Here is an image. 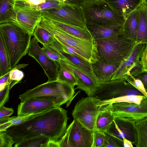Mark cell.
Here are the masks:
<instances>
[{
    "label": "cell",
    "instance_id": "6da1fadb",
    "mask_svg": "<svg viewBox=\"0 0 147 147\" xmlns=\"http://www.w3.org/2000/svg\"><path fill=\"white\" fill-rule=\"evenodd\" d=\"M67 111L56 107L5 131L12 136L15 143L43 136L58 142L66 133L69 118Z\"/></svg>",
    "mask_w": 147,
    "mask_h": 147
},
{
    "label": "cell",
    "instance_id": "7a4b0ae2",
    "mask_svg": "<svg viewBox=\"0 0 147 147\" xmlns=\"http://www.w3.org/2000/svg\"><path fill=\"white\" fill-rule=\"evenodd\" d=\"M95 41L98 60L107 63L121 64L130 55L136 45L123 29L113 36Z\"/></svg>",
    "mask_w": 147,
    "mask_h": 147
},
{
    "label": "cell",
    "instance_id": "3957f363",
    "mask_svg": "<svg viewBox=\"0 0 147 147\" xmlns=\"http://www.w3.org/2000/svg\"><path fill=\"white\" fill-rule=\"evenodd\" d=\"M0 34L8 56L11 70L28 53L32 36L14 22L0 24Z\"/></svg>",
    "mask_w": 147,
    "mask_h": 147
},
{
    "label": "cell",
    "instance_id": "277c9868",
    "mask_svg": "<svg viewBox=\"0 0 147 147\" xmlns=\"http://www.w3.org/2000/svg\"><path fill=\"white\" fill-rule=\"evenodd\" d=\"M75 93L74 88L57 80L47 81L28 90L18 98L21 101L31 98L50 100L54 101L58 107L71 100Z\"/></svg>",
    "mask_w": 147,
    "mask_h": 147
},
{
    "label": "cell",
    "instance_id": "5b68a950",
    "mask_svg": "<svg viewBox=\"0 0 147 147\" xmlns=\"http://www.w3.org/2000/svg\"><path fill=\"white\" fill-rule=\"evenodd\" d=\"M49 32L55 38L61 40L82 53L89 63L98 60V51L95 40H87L72 35L56 25L53 21L44 17L37 25Z\"/></svg>",
    "mask_w": 147,
    "mask_h": 147
},
{
    "label": "cell",
    "instance_id": "8992f818",
    "mask_svg": "<svg viewBox=\"0 0 147 147\" xmlns=\"http://www.w3.org/2000/svg\"><path fill=\"white\" fill-rule=\"evenodd\" d=\"M86 25L124 24L125 19L116 13L105 0H95L81 6Z\"/></svg>",
    "mask_w": 147,
    "mask_h": 147
},
{
    "label": "cell",
    "instance_id": "52a82bcc",
    "mask_svg": "<svg viewBox=\"0 0 147 147\" xmlns=\"http://www.w3.org/2000/svg\"><path fill=\"white\" fill-rule=\"evenodd\" d=\"M100 100L93 96L82 97L76 103L72 111L74 119L89 130H97L96 119L103 105L100 102Z\"/></svg>",
    "mask_w": 147,
    "mask_h": 147
},
{
    "label": "cell",
    "instance_id": "ba28073f",
    "mask_svg": "<svg viewBox=\"0 0 147 147\" xmlns=\"http://www.w3.org/2000/svg\"><path fill=\"white\" fill-rule=\"evenodd\" d=\"M130 95L145 96L125 79L123 78L111 80L101 84L100 90L93 96L100 99L102 104H107L115 99Z\"/></svg>",
    "mask_w": 147,
    "mask_h": 147
},
{
    "label": "cell",
    "instance_id": "9c48e42d",
    "mask_svg": "<svg viewBox=\"0 0 147 147\" xmlns=\"http://www.w3.org/2000/svg\"><path fill=\"white\" fill-rule=\"evenodd\" d=\"M42 12L43 17L52 21L82 27H86L81 7L74 4H65Z\"/></svg>",
    "mask_w": 147,
    "mask_h": 147
},
{
    "label": "cell",
    "instance_id": "30bf717a",
    "mask_svg": "<svg viewBox=\"0 0 147 147\" xmlns=\"http://www.w3.org/2000/svg\"><path fill=\"white\" fill-rule=\"evenodd\" d=\"M15 9L16 15L13 22L33 36L43 17L42 12L29 6L16 3Z\"/></svg>",
    "mask_w": 147,
    "mask_h": 147
},
{
    "label": "cell",
    "instance_id": "8fae6325",
    "mask_svg": "<svg viewBox=\"0 0 147 147\" xmlns=\"http://www.w3.org/2000/svg\"><path fill=\"white\" fill-rule=\"evenodd\" d=\"M34 37L31 40L28 54L40 64L47 77V81L57 79L60 66L57 63L49 58L38 45Z\"/></svg>",
    "mask_w": 147,
    "mask_h": 147
},
{
    "label": "cell",
    "instance_id": "7c38bea8",
    "mask_svg": "<svg viewBox=\"0 0 147 147\" xmlns=\"http://www.w3.org/2000/svg\"><path fill=\"white\" fill-rule=\"evenodd\" d=\"M112 114L115 118L126 117L136 121L147 117V98L140 104L119 102L112 103Z\"/></svg>",
    "mask_w": 147,
    "mask_h": 147
},
{
    "label": "cell",
    "instance_id": "4fadbf2b",
    "mask_svg": "<svg viewBox=\"0 0 147 147\" xmlns=\"http://www.w3.org/2000/svg\"><path fill=\"white\" fill-rule=\"evenodd\" d=\"M145 44L136 45L130 55L119 66L111 80L123 78L126 79L130 75L134 76L142 71L140 58Z\"/></svg>",
    "mask_w": 147,
    "mask_h": 147
},
{
    "label": "cell",
    "instance_id": "5bb4252c",
    "mask_svg": "<svg viewBox=\"0 0 147 147\" xmlns=\"http://www.w3.org/2000/svg\"><path fill=\"white\" fill-rule=\"evenodd\" d=\"M57 63L60 67L66 68L74 73L78 82L76 89L84 91L88 96H92L100 88L101 84L90 78L80 69L72 63L63 55Z\"/></svg>",
    "mask_w": 147,
    "mask_h": 147
},
{
    "label": "cell",
    "instance_id": "9a60e30c",
    "mask_svg": "<svg viewBox=\"0 0 147 147\" xmlns=\"http://www.w3.org/2000/svg\"><path fill=\"white\" fill-rule=\"evenodd\" d=\"M136 122L127 118H115L106 132L123 141L125 138L135 145L137 140Z\"/></svg>",
    "mask_w": 147,
    "mask_h": 147
},
{
    "label": "cell",
    "instance_id": "2e32d148",
    "mask_svg": "<svg viewBox=\"0 0 147 147\" xmlns=\"http://www.w3.org/2000/svg\"><path fill=\"white\" fill-rule=\"evenodd\" d=\"M67 129L69 132V141L74 147H92L93 131L84 127L74 119Z\"/></svg>",
    "mask_w": 147,
    "mask_h": 147
},
{
    "label": "cell",
    "instance_id": "e0dca14e",
    "mask_svg": "<svg viewBox=\"0 0 147 147\" xmlns=\"http://www.w3.org/2000/svg\"><path fill=\"white\" fill-rule=\"evenodd\" d=\"M54 101L45 99L31 98L21 101L18 106V116L43 113L56 107Z\"/></svg>",
    "mask_w": 147,
    "mask_h": 147
},
{
    "label": "cell",
    "instance_id": "ac0fdd59",
    "mask_svg": "<svg viewBox=\"0 0 147 147\" xmlns=\"http://www.w3.org/2000/svg\"><path fill=\"white\" fill-rule=\"evenodd\" d=\"M119 63H107L98 60L92 63L94 74L102 84L110 81L120 65Z\"/></svg>",
    "mask_w": 147,
    "mask_h": 147
},
{
    "label": "cell",
    "instance_id": "d6986e66",
    "mask_svg": "<svg viewBox=\"0 0 147 147\" xmlns=\"http://www.w3.org/2000/svg\"><path fill=\"white\" fill-rule=\"evenodd\" d=\"M124 24H115L105 25H86V27L95 40L113 36L122 30Z\"/></svg>",
    "mask_w": 147,
    "mask_h": 147
},
{
    "label": "cell",
    "instance_id": "ffe728a7",
    "mask_svg": "<svg viewBox=\"0 0 147 147\" xmlns=\"http://www.w3.org/2000/svg\"><path fill=\"white\" fill-rule=\"evenodd\" d=\"M113 10L125 19L136 9L144 0H105Z\"/></svg>",
    "mask_w": 147,
    "mask_h": 147
},
{
    "label": "cell",
    "instance_id": "44dd1931",
    "mask_svg": "<svg viewBox=\"0 0 147 147\" xmlns=\"http://www.w3.org/2000/svg\"><path fill=\"white\" fill-rule=\"evenodd\" d=\"M138 20L136 42L147 43V5L144 1L137 8Z\"/></svg>",
    "mask_w": 147,
    "mask_h": 147
},
{
    "label": "cell",
    "instance_id": "7402d4cb",
    "mask_svg": "<svg viewBox=\"0 0 147 147\" xmlns=\"http://www.w3.org/2000/svg\"><path fill=\"white\" fill-rule=\"evenodd\" d=\"M112 103L103 104L97 116L96 126L97 130L106 132L115 118L112 114Z\"/></svg>",
    "mask_w": 147,
    "mask_h": 147
},
{
    "label": "cell",
    "instance_id": "603a6c76",
    "mask_svg": "<svg viewBox=\"0 0 147 147\" xmlns=\"http://www.w3.org/2000/svg\"><path fill=\"white\" fill-rule=\"evenodd\" d=\"M52 21L56 25L72 35L87 40H95L87 27H82L60 22Z\"/></svg>",
    "mask_w": 147,
    "mask_h": 147
},
{
    "label": "cell",
    "instance_id": "cb8c5ba5",
    "mask_svg": "<svg viewBox=\"0 0 147 147\" xmlns=\"http://www.w3.org/2000/svg\"><path fill=\"white\" fill-rule=\"evenodd\" d=\"M0 24L13 22L15 17V2L12 0H0Z\"/></svg>",
    "mask_w": 147,
    "mask_h": 147
},
{
    "label": "cell",
    "instance_id": "d4e9b609",
    "mask_svg": "<svg viewBox=\"0 0 147 147\" xmlns=\"http://www.w3.org/2000/svg\"><path fill=\"white\" fill-rule=\"evenodd\" d=\"M61 52L66 58L80 69L89 77L93 80L100 82L94 74L92 63L75 56L63 52Z\"/></svg>",
    "mask_w": 147,
    "mask_h": 147
},
{
    "label": "cell",
    "instance_id": "484cf974",
    "mask_svg": "<svg viewBox=\"0 0 147 147\" xmlns=\"http://www.w3.org/2000/svg\"><path fill=\"white\" fill-rule=\"evenodd\" d=\"M138 20L137 9L132 12L125 20L123 30L130 38L136 41L137 36Z\"/></svg>",
    "mask_w": 147,
    "mask_h": 147
},
{
    "label": "cell",
    "instance_id": "4316f807",
    "mask_svg": "<svg viewBox=\"0 0 147 147\" xmlns=\"http://www.w3.org/2000/svg\"><path fill=\"white\" fill-rule=\"evenodd\" d=\"M137 147H147V117L136 122Z\"/></svg>",
    "mask_w": 147,
    "mask_h": 147
},
{
    "label": "cell",
    "instance_id": "83f0119b",
    "mask_svg": "<svg viewBox=\"0 0 147 147\" xmlns=\"http://www.w3.org/2000/svg\"><path fill=\"white\" fill-rule=\"evenodd\" d=\"M41 113L33 114L20 116L17 115V116L9 117L6 119L0 120V131H5L9 127L13 125L21 124Z\"/></svg>",
    "mask_w": 147,
    "mask_h": 147
},
{
    "label": "cell",
    "instance_id": "f1b7e54d",
    "mask_svg": "<svg viewBox=\"0 0 147 147\" xmlns=\"http://www.w3.org/2000/svg\"><path fill=\"white\" fill-rule=\"evenodd\" d=\"M10 71L8 56L3 37L0 34V77Z\"/></svg>",
    "mask_w": 147,
    "mask_h": 147
},
{
    "label": "cell",
    "instance_id": "f546056e",
    "mask_svg": "<svg viewBox=\"0 0 147 147\" xmlns=\"http://www.w3.org/2000/svg\"><path fill=\"white\" fill-rule=\"evenodd\" d=\"M33 35L38 42L43 45H51L55 41V37L45 29L37 25Z\"/></svg>",
    "mask_w": 147,
    "mask_h": 147
},
{
    "label": "cell",
    "instance_id": "4dcf8cb0",
    "mask_svg": "<svg viewBox=\"0 0 147 147\" xmlns=\"http://www.w3.org/2000/svg\"><path fill=\"white\" fill-rule=\"evenodd\" d=\"M58 80L64 82L74 88L78 82L74 73L69 69L60 67Z\"/></svg>",
    "mask_w": 147,
    "mask_h": 147
},
{
    "label": "cell",
    "instance_id": "1f68e13d",
    "mask_svg": "<svg viewBox=\"0 0 147 147\" xmlns=\"http://www.w3.org/2000/svg\"><path fill=\"white\" fill-rule=\"evenodd\" d=\"M49 140L48 138L42 136L19 143H15L14 147H45L46 145Z\"/></svg>",
    "mask_w": 147,
    "mask_h": 147
},
{
    "label": "cell",
    "instance_id": "d6a6232c",
    "mask_svg": "<svg viewBox=\"0 0 147 147\" xmlns=\"http://www.w3.org/2000/svg\"><path fill=\"white\" fill-rule=\"evenodd\" d=\"M104 133L105 138L103 147H124L123 140L107 132Z\"/></svg>",
    "mask_w": 147,
    "mask_h": 147
},
{
    "label": "cell",
    "instance_id": "836d02e7",
    "mask_svg": "<svg viewBox=\"0 0 147 147\" xmlns=\"http://www.w3.org/2000/svg\"><path fill=\"white\" fill-rule=\"evenodd\" d=\"M55 38L58 41L62 49V51L61 52H63L75 56L89 62L86 57L80 52L69 45L64 42L57 38Z\"/></svg>",
    "mask_w": 147,
    "mask_h": 147
},
{
    "label": "cell",
    "instance_id": "e575fe53",
    "mask_svg": "<svg viewBox=\"0 0 147 147\" xmlns=\"http://www.w3.org/2000/svg\"><path fill=\"white\" fill-rule=\"evenodd\" d=\"M69 3H67L57 0H47L45 2L42 4L29 6L32 7L37 10L42 11L44 10L58 7L63 4Z\"/></svg>",
    "mask_w": 147,
    "mask_h": 147
},
{
    "label": "cell",
    "instance_id": "d590c367",
    "mask_svg": "<svg viewBox=\"0 0 147 147\" xmlns=\"http://www.w3.org/2000/svg\"><path fill=\"white\" fill-rule=\"evenodd\" d=\"M145 96H140L134 95H130L115 99L111 101L109 103L114 102H124L129 103H135L140 104L142 101L147 98Z\"/></svg>",
    "mask_w": 147,
    "mask_h": 147
},
{
    "label": "cell",
    "instance_id": "8d00e7d4",
    "mask_svg": "<svg viewBox=\"0 0 147 147\" xmlns=\"http://www.w3.org/2000/svg\"><path fill=\"white\" fill-rule=\"evenodd\" d=\"M126 80L147 97V91L142 81L139 79L130 75Z\"/></svg>",
    "mask_w": 147,
    "mask_h": 147
},
{
    "label": "cell",
    "instance_id": "74e56055",
    "mask_svg": "<svg viewBox=\"0 0 147 147\" xmlns=\"http://www.w3.org/2000/svg\"><path fill=\"white\" fill-rule=\"evenodd\" d=\"M93 134L92 147H103L105 138L104 133L97 130L93 131Z\"/></svg>",
    "mask_w": 147,
    "mask_h": 147
},
{
    "label": "cell",
    "instance_id": "f35d334b",
    "mask_svg": "<svg viewBox=\"0 0 147 147\" xmlns=\"http://www.w3.org/2000/svg\"><path fill=\"white\" fill-rule=\"evenodd\" d=\"M13 81L9 79L8 84L4 88L0 91V107L4 106V104L8 100L9 97V92L10 89L13 86L12 82Z\"/></svg>",
    "mask_w": 147,
    "mask_h": 147
},
{
    "label": "cell",
    "instance_id": "ab89813d",
    "mask_svg": "<svg viewBox=\"0 0 147 147\" xmlns=\"http://www.w3.org/2000/svg\"><path fill=\"white\" fill-rule=\"evenodd\" d=\"M14 143L12 136L5 131H0V147H12Z\"/></svg>",
    "mask_w": 147,
    "mask_h": 147
},
{
    "label": "cell",
    "instance_id": "60d3db41",
    "mask_svg": "<svg viewBox=\"0 0 147 147\" xmlns=\"http://www.w3.org/2000/svg\"><path fill=\"white\" fill-rule=\"evenodd\" d=\"M43 51L48 57L57 62L61 60L57 54L54 49L50 45H43L42 48Z\"/></svg>",
    "mask_w": 147,
    "mask_h": 147
},
{
    "label": "cell",
    "instance_id": "b9f144b4",
    "mask_svg": "<svg viewBox=\"0 0 147 147\" xmlns=\"http://www.w3.org/2000/svg\"><path fill=\"white\" fill-rule=\"evenodd\" d=\"M24 76V72L19 69L13 68L9 72V77L10 80L20 82Z\"/></svg>",
    "mask_w": 147,
    "mask_h": 147
},
{
    "label": "cell",
    "instance_id": "7bdbcfd3",
    "mask_svg": "<svg viewBox=\"0 0 147 147\" xmlns=\"http://www.w3.org/2000/svg\"><path fill=\"white\" fill-rule=\"evenodd\" d=\"M140 61L142 71L147 72V43L144 44L142 48Z\"/></svg>",
    "mask_w": 147,
    "mask_h": 147
},
{
    "label": "cell",
    "instance_id": "ee69618b",
    "mask_svg": "<svg viewBox=\"0 0 147 147\" xmlns=\"http://www.w3.org/2000/svg\"><path fill=\"white\" fill-rule=\"evenodd\" d=\"M13 108H7L4 106L0 107V120L7 119L14 112Z\"/></svg>",
    "mask_w": 147,
    "mask_h": 147
},
{
    "label": "cell",
    "instance_id": "f6af8a7d",
    "mask_svg": "<svg viewBox=\"0 0 147 147\" xmlns=\"http://www.w3.org/2000/svg\"><path fill=\"white\" fill-rule=\"evenodd\" d=\"M134 77L139 79L142 81L147 91V72L142 71Z\"/></svg>",
    "mask_w": 147,
    "mask_h": 147
},
{
    "label": "cell",
    "instance_id": "bcb514c9",
    "mask_svg": "<svg viewBox=\"0 0 147 147\" xmlns=\"http://www.w3.org/2000/svg\"><path fill=\"white\" fill-rule=\"evenodd\" d=\"M9 72L0 77V91L3 89L9 83Z\"/></svg>",
    "mask_w": 147,
    "mask_h": 147
},
{
    "label": "cell",
    "instance_id": "7dc6e473",
    "mask_svg": "<svg viewBox=\"0 0 147 147\" xmlns=\"http://www.w3.org/2000/svg\"><path fill=\"white\" fill-rule=\"evenodd\" d=\"M71 3L81 6L82 5L90 2L95 0H67Z\"/></svg>",
    "mask_w": 147,
    "mask_h": 147
},
{
    "label": "cell",
    "instance_id": "c3c4849f",
    "mask_svg": "<svg viewBox=\"0 0 147 147\" xmlns=\"http://www.w3.org/2000/svg\"><path fill=\"white\" fill-rule=\"evenodd\" d=\"M124 147H133V144L129 140L125 138L123 139Z\"/></svg>",
    "mask_w": 147,
    "mask_h": 147
},
{
    "label": "cell",
    "instance_id": "681fc988",
    "mask_svg": "<svg viewBox=\"0 0 147 147\" xmlns=\"http://www.w3.org/2000/svg\"><path fill=\"white\" fill-rule=\"evenodd\" d=\"M13 0L15 3L18 2H24L26 1L27 0Z\"/></svg>",
    "mask_w": 147,
    "mask_h": 147
},
{
    "label": "cell",
    "instance_id": "f907efd6",
    "mask_svg": "<svg viewBox=\"0 0 147 147\" xmlns=\"http://www.w3.org/2000/svg\"><path fill=\"white\" fill-rule=\"evenodd\" d=\"M144 1L147 5V0H144Z\"/></svg>",
    "mask_w": 147,
    "mask_h": 147
}]
</instances>
